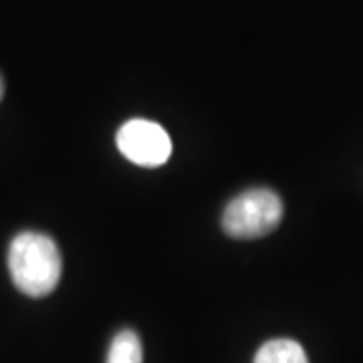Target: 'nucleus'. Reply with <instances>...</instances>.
Instances as JSON below:
<instances>
[{"mask_svg": "<svg viewBox=\"0 0 363 363\" xmlns=\"http://www.w3.org/2000/svg\"><path fill=\"white\" fill-rule=\"evenodd\" d=\"M283 218V202L272 190L257 188L236 196L222 214V228L233 238H260L271 234Z\"/></svg>", "mask_w": 363, "mask_h": 363, "instance_id": "nucleus-2", "label": "nucleus"}, {"mask_svg": "<svg viewBox=\"0 0 363 363\" xmlns=\"http://www.w3.org/2000/svg\"><path fill=\"white\" fill-rule=\"evenodd\" d=\"M117 147L130 162L157 168L172 156V142L162 125L147 119H131L117 131Z\"/></svg>", "mask_w": 363, "mask_h": 363, "instance_id": "nucleus-3", "label": "nucleus"}, {"mask_svg": "<svg viewBox=\"0 0 363 363\" xmlns=\"http://www.w3.org/2000/svg\"><path fill=\"white\" fill-rule=\"evenodd\" d=\"M252 363H309V357L295 339H271L260 345Z\"/></svg>", "mask_w": 363, "mask_h": 363, "instance_id": "nucleus-4", "label": "nucleus"}, {"mask_svg": "<svg viewBox=\"0 0 363 363\" xmlns=\"http://www.w3.org/2000/svg\"><path fill=\"white\" fill-rule=\"evenodd\" d=\"M2 95H4V81L0 77V99H2Z\"/></svg>", "mask_w": 363, "mask_h": 363, "instance_id": "nucleus-6", "label": "nucleus"}, {"mask_svg": "<svg viewBox=\"0 0 363 363\" xmlns=\"http://www.w3.org/2000/svg\"><path fill=\"white\" fill-rule=\"evenodd\" d=\"M9 272L14 286L26 297L51 295L63 274V259L57 242L40 233L16 234L9 247Z\"/></svg>", "mask_w": 363, "mask_h": 363, "instance_id": "nucleus-1", "label": "nucleus"}, {"mask_svg": "<svg viewBox=\"0 0 363 363\" xmlns=\"http://www.w3.org/2000/svg\"><path fill=\"white\" fill-rule=\"evenodd\" d=\"M105 363H143V347L138 333L121 329L109 345Z\"/></svg>", "mask_w": 363, "mask_h": 363, "instance_id": "nucleus-5", "label": "nucleus"}]
</instances>
